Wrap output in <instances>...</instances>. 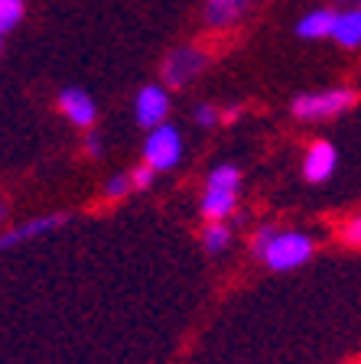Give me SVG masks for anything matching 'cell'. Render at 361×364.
<instances>
[{
    "instance_id": "10",
    "label": "cell",
    "mask_w": 361,
    "mask_h": 364,
    "mask_svg": "<svg viewBox=\"0 0 361 364\" xmlns=\"http://www.w3.org/2000/svg\"><path fill=\"white\" fill-rule=\"evenodd\" d=\"M59 225H66V215H43V218H33V221H26V225L14 228V231H7V235L0 237V244H4V250H10V247H16V244H26L39 235H49V231H56Z\"/></svg>"
},
{
    "instance_id": "16",
    "label": "cell",
    "mask_w": 361,
    "mask_h": 364,
    "mask_svg": "<svg viewBox=\"0 0 361 364\" xmlns=\"http://www.w3.org/2000/svg\"><path fill=\"white\" fill-rule=\"evenodd\" d=\"M130 189H134V179H130V176H124V173H114L111 179L105 182V196L108 198H124Z\"/></svg>"
},
{
    "instance_id": "3",
    "label": "cell",
    "mask_w": 361,
    "mask_h": 364,
    "mask_svg": "<svg viewBox=\"0 0 361 364\" xmlns=\"http://www.w3.org/2000/svg\"><path fill=\"white\" fill-rule=\"evenodd\" d=\"M209 68V53L199 46H176L159 62V78L166 88H186Z\"/></svg>"
},
{
    "instance_id": "2",
    "label": "cell",
    "mask_w": 361,
    "mask_h": 364,
    "mask_svg": "<svg viewBox=\"0 0 361 364\" xmlns=\"http://www.w3.org/2000/svg\"><path fill=\"white\" fill-rule=\"evenodd\" d=\"M313 257V237L303 235V231H273L271 244L263 247L261 260L271 270H296V267H303L306 260Z\"/></svg>"
},
{
    "instance_id": "7",
    "label": "cell",
    "mask_w": 361,
    "mask_h": 364,
    "mask_svg": "<svg viewBox=\"0 0 361 364\" xmlns=\"http://www.w3.org/2000/svg\"><path fill=\"white\" fill-rule=\"evenodd\" d=\"M339 166V153L329 140H313L306 146V156H303V176L306 182H325Z\"/></svg>"
},
{
    "instance_id": "1",
    "label": "cell",
    "mask_w": 361,
    "mask_h": 364,
    "mask_svg": "<svg viewBox=\"0 0 361 364\" xmlns=\"http://www.w3.org/2000/svg\"><path fill=\"white\" fill-rule=\"evenodd\" d=\"M355 88H345V85H335V88H323V91H303L296 95L290 111L300 121H329V117H339L348 107L355 105Z\"/></svg>"
},
{
    "instance_id": "19",
    "label": "cell",
    "mask_w": 361,
    "mask_h": 364,
    "mask_svg": "<svg viewBox=\"0 0 361 364\" xmlns=\"http://www.w3.org/2000/svg\"><path fill=\"white\" fill-rule=\"evenodd\" d=\"M342 241L352 244V247H361V215L352 218L345 228H342Z\"/></svg>"
},
{
    "instance_id": "14",
    "label": "cell",
    "mask_w": 361,
    "mask_h": 364,
    "mask_svg": "<svg viewBox=\"0 0 361 364\" xmlns=\"http://www.w3.org/2000/svg\"><path fill=\"white\" fill-rule=\"evenodd\" d=\"M202 244L209 254H221V250L231 244V231H228V225H221V221H209V228L202 231Z\"/></svg>"
},
{
    "instance_id": "13",
    "label": "cell",
    "mask_w": 361,
    "mask_h": 364,
    "mask_svg": "<svg viewBox=\"0 0 361 364\" xmlns=\"http://www.w3.org/2000/svg\"><path fill=\"white\" fill-rule=\"evenodd\" d=\"M238 182H241V169L234 163H219L211 166L209 179H205V189H234L238 192Z\"/></svg>"
},
{
    "instance_id": "4",
    "label": "cell",
    "mask_w": 361,
    "mask_h": 364,
    "mask_svg": "<svg viewBox=\"0 0 361 364\" xmlns=\"http://www.w3.org/2000/svg\"><path fill=\"white\" fill-rule=\"evenodd\" d=\"M143 163L153 166L157 173H169L182 163V134L173 124H163V127L150 130L147 140H143Z\"/></svg>"
},
{
    "instance_id": "8",
    "label": "cell",
    "mask_w": 361,
    "mask_h": 364,
    "mask_svg": "<svg viewBox=\"0 0 361 364\" xmlns=\"http://www.w3.org/2000/svg\"><path fill=\"white\" fill-rule=\"evenodd\" d=\"M335 16L339 10L332 7H313L296 20V36L300 39H332L335 33Z\"/></svg>"
},
{
    "instance_id": "18",
    "label": "cell",
    "mask_w": 361,
    "mask_h": 364,
    "mask_svg": "<svg viewBox=\"0 0 361 364\" xmlns=\"http://www.w3.org/2000/svg\"><path fill=\"white\" fill-rule=\"evenodd\" d=\"M153 176H157V169L147 166V163H140V166L130 173V179H134V189H150V186H153Z\"/></svg>"
},
{
    "instance_id": "21",
    "label": "cell",
    "mask_w": 361,
    "mask_h": 364,
    "mask_svg": "<svg viewBox=\"0 0 361 364\" xmlns=\"http://www.w3.org/2000/svg\"><path fill=\"white\" fill-rule=\"evenodd\" d=\"M85 153H88V156H98V153H101V136H98V130H88V136H85Z\"/></svg>"
},
{
    "instance_id": "6",
    "label": "cell",
    "mask_w": 361,
    "mask_h": 364,
    "mask_svg": "<svg viewBox=\"0 0 361 364\" xmlns=\"http://www.w3.org/2000/svg\"><path fill=\"white\" fill-rule=\"evenodd\" d=\"M59 111L66 114V121L72 127H82V130H91L95 121H98V105H95V98L85 88H62Z\"/></svg>"
},
{
    "instance_id": "15",
    "label": "cell",
    "mask_w": 361,
    "mask_h": 364,
    "mask_svg": "<svg viewBox=\"0 0 361 364\" xmlns=\"http://www.w3.org/2000/svg\"><path fill=\"white\" fill-rule=\"evenodd\" d=\"M23 14H26V4H23V0H0V33L10 36V33L20 26Z\"/></svg>"
},
{
    "instance_id": "5",
    "label": "cell",
    "mask_w": 361,
    "mask_h": 364,
    "mask_svg": "<svg viewBox=\"0 0 361 364\" xmlns=\"http://www.w3.org/2000/svg\"><path fill=\"white\" fill-rule=\"evenodd\" d=\"M134 117L143 130H157L169 117V88L163 82H150L137 91L134 98Z\"/></svg>"
},
{
    "instance_id": "9",
    "label": "cell",
    "mask_w": 361,
    "mask_h": 364,
    "mask_svg": "<svg viewBox=\"0 0 361 364\" xmlns=\"http://www.w3.org/2000/svg\"><path fill=\"white\" fill-rule=\"evenodd\" d=\"M251 7V0H205V23L211 30H228L244 16V10Z\"/></svg>"
},
{
    "instance_id": "22",
    "label": "cell",
    "mask_w": 361,
    "mask_h": 364,
    "mask_svg": "<svg viewBox=\"0 0 361 364\" xmlns=\"http://www.w3.org/2000/svg\"><path fill=\"white\" fill-rule=\"evenodd\" d=\"M238 117H241L238 107H225V111H221V121H225V124H234Z\"/></svg>"
},
{
    "instance_id": "20",
    "label": "cell",
    "mask_w": 361,
    "mask_h": 364,
    "mask_svg": "<svg viewBox=\"0 0 361 364\" xmlns=\"http://www.w3.org/2000/svg\"><path fill=\"white\" fill-rule=\"evenodd\" d=\"M273 231H277V228H273V225H263L261 231H257V235H254V241H251V250H254L257 257H261V254H263V247H267V244H271Z\"/></svg>"
},
{
    "instance_id": "11",
    "label": "cell",
    "mask_w": 361,
    "mask_h": 364,
    "mask_svg": "<svg viewBox=\"0 0 361 364\" xmlns=\"http://www.w3.org/2000/svg\"><path fill=\"white\" fill-rule=\"evenodd\" d=\"M234 208H238V192L234 189H205L202 205H199L205 221H225Z\"/></svg>"
},
{
    "instance_id": "23",
    "label": "cell",
    "mask_w": 361,
    "mask_h": 364,
    "mask_svg": "<svg viewBox=\"0 0 361 364\" xmlns=\"http://www.w3.org/2000/svg\"><path fill=\"white\" fill-rule=\"evenodd\" d=\"M335 4H342V7H361V0H335Z\"/></svg>"
},
{
    "instance_id": "17",
    "label": "cell",
    "mask_w": 361,
    "mask_h": 364,
    "mask_svg": "<svg viewBox=\"0 0 361 364\" xmlns=\"http://www.w3.org/2000/svg\"><path fill=\"white\" fill-rule=\"evenodd\" d=\"M192 121H196L199 127H215V124L221 121V111L215 105H199L196 114H192Z\"/></svg>"
},
{
    "instance_id": "12",
    "label": "cell",
    "mask_w": 361,
    "mask_h": 364,
    "mask_svg": "<svg viewBox=\"0 0 361 364\" xmlns=\"http://www.w3.org/2000/svg\"><path fill=\"white\" fill-rule=\"evenodd\" d=\"M332 39H335L342 49H358L361 46V7H342L339 10Z\"/></svg>"
}]
</instances>
